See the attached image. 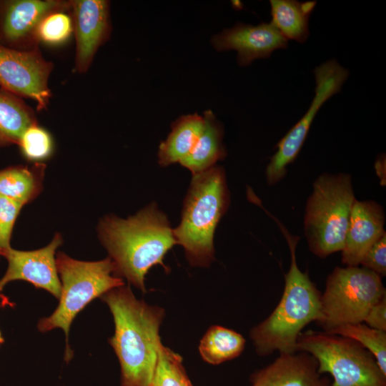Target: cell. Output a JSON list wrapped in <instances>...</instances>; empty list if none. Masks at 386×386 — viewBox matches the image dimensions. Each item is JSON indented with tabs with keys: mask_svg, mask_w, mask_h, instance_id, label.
Listing matches in <instances>:
<instances>
[{
	"mask_svg": "<svg viewBox=\"0 0 386 386\" xmlns=\"http://www.w3.org/2000/svg\"><path fill=\"white\" fill-rule=\"evenodd\" d=\"M56 265L61 282L59 305L51 315L39 320L37 329L41 332L56 328L64 332V360L68 362L73 357L69 345V332L76 316L94 299L124 285V281L115 275L114 264L109 257L99 261L86 262L59 252L56 255Z\"/></svg>",
	"mask_w": 386,
	"mask_h": 386,
	"instance_id": "5b68a950",
	"label": "cell"
},
{
	"mask_svg": "<svg viewBox=\"0 0 386 386\" xmlns=\"http://www.w3.org/2000/svg\"><path fill=\"white\" fill-rule=\"evenodd\" d=\"M385 215L383 207L373 200L355 199L352 207L342 262L359 266L368 249L384 234Z\"/></svg>",
	"mask_w": 386,
	"mask_h": 386,
	"instance_id": "2e32d148",
	"label": "cell"
},
{
	"mask_svg": "<svg viewBox=\"0 0 386 386\" xmlns=\"http://www.w3.org/2000/svg\"><path fill=\"white\" fill-rule=\"evenodd\" d=\"M325 332L349 337L359 342L373 355L380 370L386 375V332L359 322L341 325Z\"/></svg>",
	"mask_w": 386,
	"mask_h": 386,
	"instance_id": "603a6c76",
	"label": "cell"
},
{
	"mask_svg": "<svg viewBox=\"0 0 386 386\" xmlns=\"http://www.w3.org/2000/svg\"><path fill=\"white\" fill-rule=\"evenodd\" d=\"M68 13L75 38L74 70L86 73L99 48L109 38L112 26L109 2L106 0H69Z\"/></svg>",
	"mask_w": 386,
	"mask_h": 386,
	"instance_id": "4fadbf2b",
	"label": "cell"
},
{
	"mask_svg": "<svg viewBox=\"0 0 386 386\" xmlns=\"http://www.w3.org/2000/svg\"><path fill=\"white\" fill-rule=\"evenodd\" d=\"M17 145L24 158L34 162L50 157L54 151L51 134L38 124L29 127L24 132Z\"/></svg>",
	"mask_w": 386,
	"mask_h": 386,
	"instance_id": "484cf974",
	"label": "cell"
},
{
	"mask_svg": "<svg viewBox=\"0 0 386 386\" xmlns=\"http://www.w3.org/2000/svg\"><path fill=\"white\" fill-rule=\"evenodd\" d=\"M151 386H193L177 352L159 345Z\"/></svg>",
	"mask_w": 386,
	"mask_h": 386,
	"instance_id": "cb8c5ba5",
	"label": "cell"
},
{
	"mask_svg": "<svg viewBox=\"0 0 386 386\" xmlns=\"http://www.w3.org/2000/svg\"><path fill=\"white\" fill-rule=\"evenodd\" d=\"M73 23L69 13L58 11L46 15L39 24L36 37L40 43L58 46L66 43L73 35Z\"/></svg>",
	"mask_w": 386,
	"mask_h": 386,
	"instance_id": "d4e9b609",
	"label": "cell"
},
{
	"mask_svg": "<svg viewBox=\"0 0 386 386\" xmlns=\"http://www.w3.org/2000/svg\"><path fill=\"white\" fill-rule=\"evenodd\" d=\"M204 126L199 137L189 154L179 164L192 175L215 166L227 155L223 144L224 129L211 110L204 113Z\"/></svg>",
	"mask_w": 386,
	"mask_h": 386,
	"instance_id": "e0dca14e",
	"label": "cell"
},
{
	"mask_svg": "<svg viewBox=\"0 0 386 386\" xmlns=\"http://www.w3.org/2000/svg\"><path fill=\"white\" fill-rule=\"evenodd\" d=\"M212 44L218 51H237L241 66L257 59L269 58L274 51L288 46V41L281 33L271 23L264 22L256 26L237 23L214 36Z\"/></svg>",
	"mask_w": 386,
	"mask_h": 386,
	"instance_id": "5bb4252c",
	"label": "cell"
},
{
	"mask_svg": "<svg viewBox=\"0 0 386 386\" xmlns=\"http://www.w3.org/2000/svg\"><path fill=\"white\" fill-rule=\"evenodd\" d=\"M36 124L34 111L22 98L0 87V147L18 144L24 132Z\"/></svg>",
	"mask_w": 386,
	"mask_h": 386,
	"instance_id": "44dd1931",
	"label": "cell"
},
{
	"mask_svg": "<svg viewBox=\"0 0 386 386\" xmlns=\"http://www.w3.org/2000/svg\"><path fill=\"white\" fill-rule=\"evenodd\" d=\"M229 204L230 194L222 167L215 165L192 175L180 223L173 229L177 244L184 248L191 266L208 267L214 261V232Z\"/></svg>",
	"mask_w": 386,
	"mask_h": 386,
	"instance_id": "277c9868",
	"label": "cell"
},
{
	"mask_svg": "<svg viewBox=\"0 0 386 386\" xmlns=\"http://www.w3.org/2000/svg\"><path fill=\"white\" fill-rule=\"evenodd\" d=\"M100 299L109 307L114 333L109 339L120 365V386H151L164 308L137 299L130 286L109 290Z\"/></svg>",
	"mask_w": 386,
	"mask_h": 386,
	"instance_id": "7a4b0ae2",
	"label": "cell"
},
{
	"mask_svg": "<svg viewBox=\"0 0 386 386\" xmlns=\"http://www.w3.org/2000/svg\"><path fill=\"white\" fill-rule=\"evenodd\" d=\"M246 340L239 332L219 325L211 326L199 345L202 360L217 365L239 357L244 350Z\"/></svg>",
	"mask_w": 386,
	"mask_h": 386,
	"instance_id": "7402d4cb",
	"label": "cell"
},
{
	"mask_svg": "<svg viewBox=\"0 0 386 386\" xmlns=\"http://www.w3.org/2000/svg\"><path fill=\"white\" fill-rule=\"evenodd\" d=\"M69 7L70 1L65 0H0V45L19 51L39 49L36 30L41 20Z\"/></svg>",
	"mask_w": 386,
	"mask_h": 386,
	"instance_id": "8fae6325",
	"label": "cell"
},
{
	"mask_svg": "<svg viewBox=\"0 0 386 386\" xmlns=\"http://www.w3.org/2000/svg\"><path fill=\"white\" fill-rule=\"evenodd\" d=\"M355 199L350 174L324 173L315 179L303 219L313 254L325 258L342 250Z\"/></svg>",
	"mask_w": 386,
	"mask_h": 386,
	"instance_id": "8992f818",
	"label": "cell"
},
{
	"mask_svg": "<svg viewBox=\"0 0 386 386\" xmlns=\"http://www.w3.org/2000/svg\"><path fill=\"white\" fill-rule=\"evenodd\" d=\"M360 264L381 277L386 274V233L365 252Z\"/></svg>",
	"mask_w": 386,
	"mask_h": 386,
	"instance_id": "83f0119b",
	"label": "cell"
},
{
	"mask_svg": "<svg viewBox=\"0 0 386 386\" xmlns=\"http://www.w3.org/2000/svg\"><path fill=\"white\" fill-rule=\"evenodd\" d=\"M364 322L373 329L386 332V296L370 308Z\"/></svg>",
	"mask_w": 386,
	"mask_h": 386,
	"instance_id": "f1b7e54d",
	"label": "cell"
},
{
	"mask_svg": "<svg viewBox=\"0 0 386 386\" xmlns=\"http://www.w3.org/2000/svg\"><path fill=\"white\" fill-rule=\"evenodd\" d=\"M385 296L377 274L359 266L336 267L321 293L322 318L317 324L327 332L341 325L363 322L370 308Z\"/></svg>",
	"mask_w": 386,
	"mask_h": 386,
	"instance_id": "ba28073f",
	"label": "cell"
},
{
	"mask_svg": "<svg viewBox=\"0 0 386 386\" xmlns=\"http://www.w3.org/2000/svg\"><path fill=\"white\" fill-rule=\"evenodd\" d=\"M22 207L20 203L0 196V258L11 247L12 231Z\"/></svg>",
	"mask_w": 386,
	"mask_h": 386,
	"instance_id": "4316f807",
	"label": "cell"
},
{
	"mask_svg": "<svg viewBox=\"0 0 386 386\" xmlns=\"http://www.w3.org/2000/svg\"><path fill=\"white\" fill-rule=\"evenodd\" d=\"M54 69L39 49L19 51L0 45V87L34 101L39 111L47 109L51 91L49 79Z\"/></svg>",
	"mask_w": 386,
	"mask_h": 386,
	"instance_id": "30bf717a",
	"label": "cell"
},
{
	"mask_svg": "<svg viewBox=\"0 0 386 386\" xmlns=\"http://www.w3.org/2000/svg\"><path fill=\"white\" fill-rule=\"evenodd\" d=\"M99 239L115 267V275L143 293L144 279L154 265L169 268L163 259L177 244L167 216L152 202L127 219L104 216L98 225Z\"/></svg>",
	"mask_w": 386,
	"mask_h": 386,
	"instance_id": "6da1fadb",
	"label": "cell"
},
{
	"mask_svg": "<svg viewBox=\"0 0 386 386\" xmlns=\"http://www.w3.org/2000/svg\"><path fill=\"white\" fill-rule=\"evenodd\" d=\"M63 239L56 233L46 247L31 251H21L11 247L2 254L8 263L4 275L0 279V302L8 304L2 295L4 287L11 281L24 280L35 287L43 289L59 300L61 282L56 265V251Z\"/></svg>",
	"mask_w": 386,
	"mask_h": 386,
	"instance_id": "7c38bea8",
	"label": "cell"
},
{
	"mask_svg": "<svg viewBox=\"0 0 386 386\" xmlns=\"http://www.w3.org/2000/svg\"><path fill=\"white\" fill-rule=\"evenodd\" d=\"M349 74V71L335 59L328 60L315 69L314 98L304 116L277 144L276 152L270 158L265 170L269 185L278 183L285 177L287 167L297 157L319 109L340 91Z\"/></svg>",
	"mask_w": 386,
	"mask_h": 386,
	"instance_id": "9c48e42d",
	"label": "cell"
},
{
	"mask_svg": "<svg viewBox=\"0 0 386 386\" xmlns=\"http://www.w3.org/2000/svg\"><path fill=\"white\" fill-rule=\"evenodd\" d=\"M275 221L287 242L290 252V265L284 274V287L277 305L263 321L249 332L256 353L261 357L274 352H297V340L309 323H317L322 318L321 293L307 272L298 267L296 248L300 237L290 234L276 217Z\"/></svg>",
	"mask_w": 386,
	"mask_h": 386,
	"instance_id": "3957f363",
	"label": "cell"
},
{
	"mask_svg": "<svg viewBox=\"0 0 386 386\" xmlns=\"http://www.w3.org/2000/svg\"><path fill=\"white\" fill-rule=\"evenodd\" d=\"M296 351L317 360L318 372L333 378L330 386H386L373 355L351 338L310 330L300 334Z\"/></svg>",
	"mask_w": 386,
	"mask_h": 386,
	"instance_id": "52a82bcc",
	"label": "cell"
},
{
	"mask_svg": "<svg viewBox=\"0 0 386 386\" xmlns=\"http://www.w3.org/2000/svg\"><path fill=\"white\" fill-rule=\"evenodd\" d=\"M271 24L288 41L305 43L309 35V19L316 1L271 0Z\"/></svg>",
	"mask_w": 386,
	"mask_h": 386,
	"instance_id": "ffe728a7",
	"label": "cell"
},
{
	"mask_svg": "<svg viewBox=\"0 0 386 386\" xmlns=\"http://www.w3.org/2000/svg\"><path fill=\"white\" fill-rule=\"evenodd\" d=\"M4 340L3 337H2L1 332L0 331V346L4 343Z\"/></svg>",
	"mask_w": 386,
	"mask_h": 386,
	"instance_id": "f546056e",
	"label": "cell"
},
{
	"mask_svg": "<svg viewBox=\"0 0 386 386\" xmlns=\"http://www.w3.org/2000/svg\"><path fill=\"white\" fill-rule=\"evenodd\" d=\"M204 118L197 114L184 115L172 125V130L158 150V163L167 167L179 163L192 151L203 129Z\"/></svg>",
	"mask_w": 386,
	"mask_h": 386,
	"instance_id": "d6986e66",
	"label": "cell"
},
{
	"mask_svg": "<svg viewBox=\"0 0 386 386\" xmlns=\"http://www.w3.org/2000/svg\"><path fill=\"white\" fill-rule=\"evenodd\" d=\"M45 171L46 164L41 162L1 169L0 196L23 206L30 203L42 191Z\"/></svg>",
	"mask_w": 386,
	"mask_h": 386,
	"instance_id": "ac0fdd59",
	"label": "cell"
},
{
	"mask_svg": "<svg viewBox=\"0 0 386 386\" xmlns=\"http://www.w3.org/2000/svg\"><path fill=\"white\" fill-rule=\"evenodd\" d=\"M249 386H330L327 377L318 372L317 360L305 352L279 353L270 364L254 371Z\"/></svg>",
	"mask_w": 386,
	"mask_h": 386,
	"instance_id": "9a60e30c",
	"label": "cell"
}]
</instances>
